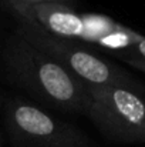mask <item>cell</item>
<instances>
[{"label": "cell", "instance_id": "obj_5", "mask_svg": "<svg viewBox=\"0 0 145 147\" xmlns=\"http://www.w3.org/2000/svg\"><path fill=\"white\" fill-rule=\"evenodd\" d=\"M4 124L16 147H94L83 130L19 97L6 101Z\"/></svg>", "mask_w": 145, "mask_h": 147}, {"label": "cell", "instance_id": "obj_4", "mask_svg": "<svg viewBox=\"0 0 145 147\" xmlns=\"http://www.w3.org/2000/svg\"><path fill=\"white\" fill-rule=\"evenodd\" d=\"M86 116L110 140L145 143V97L137 87L124 84H87Z\"/></svg>", "mask_w": 145, "mask_h": 147}, {"label": "cell", "instance_id": "obj_1", "mask_svg": "<svg viewBox=\"0 0 145 147\" xmlns=\"http://www.w3.org/2000/svg\"><path fill=\"white\" fill-rule=\"evenodd\" d=\"M3 61L11 82L43 106L64 113H87V84L33 46L17 30L6 43Z\"/></svg>", "mask_w": 145, "mask_h": 147}, {"label": "cell", "instance_id": "obj_8", "mask_svg": "<svg viewBox=\"0 0 145 147\" xmlns=\"http://www.w3.org/2000/svg\"><path fill=\"white\" fill-rule=\"evenodd\" d=\"M124 61L127 64H130L131 67L142 71L145 74V60H141V59H124Z\"/></svg>", "mask_w": 145, "mask_h": 147}, {"label": "cell", "instance_id": "obj_6", "mask_svg": "<svg viewBox=\"0 0 145 147\" xmlns=\"http://www.w3.org/2000/svg\"><path fill=\"white\" fill-rule=\"evenodd\" d=\"M118 59H121V60H124V59H141V60H145V36L137 45H134L128 51H125Z\"/></svg>", "mask_w": 145, "mask_h": 147}, {"label": "cell", "instance_id": "obj_2", "mask_svg": "<svg viewBox=\"0 0 145 147\" xmlns=\"http://www.w3.org/2000/svg\"><path fill=\"white\" fill-rule=\"evenodd\" d=\"M6 3L13 14L23 16L37 23L55 36L84 43L94 50H104L115 57H121L144 37L141 33L115 22L105 14L80 13L74 7L57 3Z\"/></svg>", "mask_w": 145, "mask_h": 147}, {"label": "cell", "instance_id": "obj_7", "mask_svg": "<svg viewBox=\"0 0 145 147\" xmlns=\"http://www.w3.org/2000/svg\"><path fill=\"white\" fill-rule=\"evenodd\" d=\"M6 1H16L21 4H43V3H57V4H64L74 7L76 0H6Z\"/></svg>", "mask_w": 145, "mask_h": 147}, {"label": "cell", "instance_id": "obj_3", "mask_svg": "<svg viewBox=\"0 0 145 147\" xmlns=\"http://www.w3.org/2000/svg\"><path fill=\"white\" fill-rule=\"evenodd\" d=\"M14 17L17 19L16 30L26 40L44 51L84 84H124L138 87L135 80L124 69L100 56L93 47L71 39L55 36L23 16L14 14Z\"/></svg>", "mask_w": 145, "mask_h": 147}]
</instances>
